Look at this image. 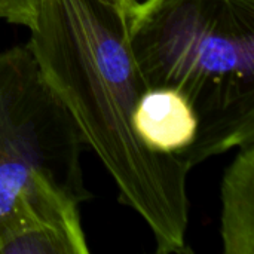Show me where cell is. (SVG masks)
<instances>
[{
	"label": "cell",
	"mask_w": 254,
	"mask_h": 254,
	"mask_svg": "<svg viewBox=\"0 0 254 254\" xmlns=\"http://www.w3.org/2000/svg\"><path fill=\"white\" fill-rule=\"evenodd\" d=\"M220 234L226 254H254V141L240 147L222 180Z\"/></svg>",
	"instance_id": "obj_6"
},
{
	"label": "cell",
	"mask_w": 254,
	"mask_h": 254,
	"mask_svg": "<svg viewBox=\"0 0 254 254\" xmlns=\"http://www.w3.org/2000/svg\"><path fill=\"white\" fill-rule=\"evenodd\" d=\"M28 48L119 201L147 225L156 253H189V168L138 138L134 112L149 88L129 48L127 15L106 0H40Z\"/></svg>",
	"instance_id": "obj_1"
},
{
	"label": "cell",
	"mask_w": 254,
	"mask_h": 254,
	"mask_svg": "<svg viewBox=\"0 0 254 254\" xmlns=\"http://www.w3.org/2000/svg\"><path fill=\"white\" fill-rule=\"evenodd\" d=\"M85 143L28 48L0 51V220L36 173H46L86 201Z\"/></svg>",
	"instance_id": "obj_3"
},
{
	"label": "cell",
	"mask_w": 254,
	"mask_h": 254,
	"mask_svg": "<svg viewBox=\"0 0 254 254\" xmlns=\"http://www.w3.org/2000/svg\"><path fill=\"white\" fill-rule=\"evenodd\" d=\"M85 201L52 176L33 174L0 220V254H88Z\"/></svg>",
	"instance_id": "obj_4"
},
{
	"label": "cell",
	"mask_w": 254,
	"mask_h": 254,
	"mask_svg": "<svg viewBox=\"0 0 254 254\" xmlns=\"http://www.w3.org/2000/svg\"><path fill=\"white\" fill-rule=\"evenodd\" d=\"M128 40L149 88L180 92L198 119V164L254 141V0H140Z\"/></svg>",
	"instance_id": "obj_2"
},
{
	"label": "cell",
	"mask_w": 254,
	"mask_h": 254,
	"mask_svg": "<svg viewBox=\"0 0 254 254\" xmlns=\"http://www.w3.org/2000/svg\"><path fill=\"white\" fill-rule=\"evenodd\" d=\"M134 128L149 150L164 156H183L198 134V119L189 101L176 89L147 88L134 112Z\"/></svg>",
	"instance_id": "obj_5"
},
{
	"label": "cell",
	"mask_w": 254,
	"mask_h": 254,
	"mask_svg": "<svg viewBox=\"0 0 254 254\" xmlns=\"http://www.w3.org/2000/svg\"><path fill=\"white\" fill-rule=\"evenodd\" d=\"M106 1H109L110 4H113V6H115L118 10H121L124 15H128L129 10L134 7V4L138 3L140 0H106Z\"/></svg>",
	"instance_id": "obj_8"
},
{
	"label": "cell",
	"mask_w": 254,
	"mask_h": 254,
	"mask_svg": "<svg viewBox=\"0 0 254 254\" xmlns=\"http://www.w3.org/2000/svg\"><path fill=\"white\" fill-rule=\"evenodd\" d=\"M40 0H0V21L31 28L36 22Z\"/></svg>",
	"instance_id": "obj_7"
}]
</instances>
